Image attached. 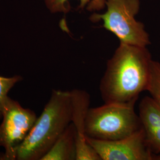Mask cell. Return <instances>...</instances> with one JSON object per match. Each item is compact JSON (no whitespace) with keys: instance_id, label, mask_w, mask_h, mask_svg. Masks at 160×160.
Returning a JSON list of instances; mask_svg holds the SVG:
<instances>
[{"instance_id":"6","label":"cell","mask_w":160,"mask_h":160,"mask_svg":"<svg viewBox=\"0 0 160 160\" xmlns=\"http://www.w3.org/2000/svg\"><path fill=\"white\" fill-rule=\"evenodd\" d=\"M86 139L101 160H154L142 128L131 136L117 140L103 141L87 137Z\"/></svg>"},{"instance_id":"5","label":"cell","mask_w":160,"mask_h":160,"mask_svg":"<svg viewBox=\"0 0 160 160\" xmlns=\"http://www.w3.org/2000/svg\"><path fill=\"white\" fill-rule=\"evenodd\" d=\"M0 125V147L5 149L1 160H16L17 147L27 137L37 119L33 111L25 109L9 97L4 104Z\"/></svg>"},{"instance_id":"1","label":"cell","mask_w":160,"mask_h":160,"mask_svg":"<svg viewBox=\"0 0 160 160\" xmlns=\"http://www.w3.org/2000/svg\"><path fill=\"white\" fill-rule=\"evenodd\" d=\"M152 61L147 47L120 43L100 82L104 103L137 102L140 94L147 91Z\"/></svg>"},{"instance_id":"2","label":"cell","mask_w":160,"mask_h":160,"mask_svg":"<svg viewBox=\"0 0 160 160\" xmlns=\"http://www.w3.org/2000/svg\"><path fill=\"white\" fill-rule=\"evenodd\" d=\"M72 122L71 91L53 90L27 137L16 150V160H41Z\"/></svg>"},{"instance_id":"7","label":"cell","mask_w":160,"mask_h":160,"mask_svg":"<svg viewBox=\"0 0 160 160\" xmlns=\"http://www.w3.org/2000/svg\"><path fill=\"white\" fill-rule=\"evenodd\" d=\"M72 123L76 131V160H101L97 152L88 143L85 133L86 115L90 108V96L84 90L71 91Z\"/></svg>"},{"instance_id":"8","label":"cell","mask_w":160,"mask_h":160,"mask_svg":"<svg viewBox=\"0 0 160 160\" xmlns=\"http://www.w3.org/2000/svg\"><path fill=\"white\" fill-rule=\"evenodd\" d=\"M138 115L155 160L160 157V100L152 96L143 98L139 103Z\"/></svg>"},{"instance_id":"13","label":"cell","mask_w":160,"mask_h":160,"mask_svg":"<svg viewBox=\"0 0 160 160\" xmlns=\"http://www.w3.org/2000/svg\"><path fill=\"white\" fill-rule=\"evenodd\" d=\"M155 160H160V157H158V158H157Z\"/></svg>"},{"instance_id":"10","label":"cell","mask_w":160,"mask_h":160,"mask_svg":"<svg viewBox=\"0 0 160 160\" xmlns=\"http://www.w3.org/2000/svg\"><path fill=\"white\" fill-rule=\"evenodd\" d=\"M80 8L90 12L99 11L103 9L106 0H80ZM48 8L52 12H63L67 13L70 10L69 0H45Z\"/></svg>"},{"instance_id":"4","label":"cell","mask_w":160,"mask_h":160,"mask_svg":"<svg viewBox=\"0 0 160 160\" xmlns=\"http://www.w3.org/2000/svg\"><path fill=\"white\" fill-rule=\"evenodd\" d=\"M108 9L102 14H94L93 22H103V27L115 34L120 43L140 47L150 45L144 25L135 20L139 10V0H106Z\"/></svg>"},{"instance_id":"12","label":"cell","mask_w":160,"mask_h":160,"mask_svg":"<svg viewBox=\"0 0 160 160\" xmlns=\"http://www.w3.org/2000/svg\"><path fill=\"white\" fill-rule=\"evenodd\" d=\"M23 80L22 77L15 75L12 77L0 76V119L2 118V108L8 96V93L14 85Z\"/></svg>"},{"instance_id":"9","label":"cell","mask_w":160,"mask_h":160,"mask_svg":"<svg viewBox=\"0 0 160 160\" xmlns=\"http://www.w3.org/2000/svg\"><path fill=\"white\" fill-rule=\"evenodd\" d=\"M76 158V131L71 122L41 160H74Z\"/></svg>"},{"instance_id":"3","label":"cell","mask_w":160,"mask_h":160,"mask_svg":"<svg viewBox=\"0 0 160 160\" xmlns=\"http://www.w3.org/2000/svg\"><path fill=\"white\" fill-rule=\"evenodd\" d=\"M136 102L104 103L99 107L90 108L85 122L86 137L113 141L128 137L140 130L142 126L135 110Z\"/></svg>"},{"instance_id":"11","label":"cell","mask_w":160,"mask_h":160,"mask_svg":"<svg viewBox=\"0 0 160 160\" xmlns=\"http://www.w3.org/2000/svg\"><path fill=\"white\" fill-rule=\"evenodd\" d=\"M147 91L151 96L160 100V63L152 60L150 67V77Z\"/></svg>"}]
</instances>
